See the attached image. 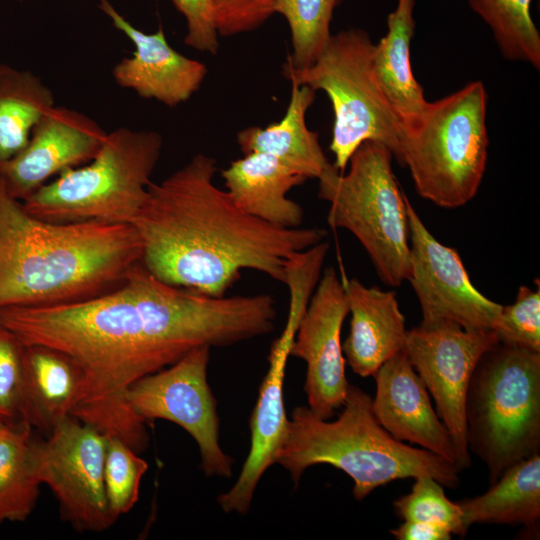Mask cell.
<instances>
[{
  "label": "cell",
  "mask_w": 540,
  "mask_h": 540,
  "mask_svg": "<svg viewBox=\"0 0 540 540\" xmlns=\"http://www.w3.org/2000/svg\"><path fill=\"white\" fill-rule=\"evenodd\" d=\"M275 300L268 294L213 297L167 284L137 263L114 289L48 307L0 310V322L24 344L52 347L84 373L71 416L135 452L149 443L146 422L126 393L199 346L225 347L274 330Z\"/></svg>",
  "instance_id": "1"
},
{
  "label": "cell",
  "mask_w": 540,
  "mask_h": 540,
  "mask_svg": "<svg viewBox=\"0 0 540 540\" xmlns=\"http://www.w3.org/2000/svg\"><path fill=\"white\" fill-rule=\"evenodd\" d=\"M214 158L199 153L162 181L151 182L132 221L141 263L159 280L225 296L243 270L285 283L291 260L320 243V228H282L239 208L217 187Z\"/></svg>",
  "instance_id": "2"
},
{
  "label": "cell",
  "mask_w": 540,
  "mask_h": 540,
  "mask_svg": "<svg viewBox=\"0 0 540 540\" xmlns=\"http://www.w3.org/2000/svg\"><path fill=\"white\" fill-rule=\"evenodd\" d=\"M140 261L132 225L46 221L0 181V310L95 297L120 285Z\"/></svg>",
  "instance_id": "3"
},
{
  "label": "cell",
  "mask_w": 540,
  "mask_h": 540,
  "mask_svg": "<svg viewBox=\"0 0 540 540\" xmlns=\"http://www.w3.org/2000/svg\"><path fill=\"white\" fill-rule=\"evenodd\" d=\"M342 407L333 421L317 417L306 406L292 410L276 464L289 472L294 484L307 468L328 464L350 476L359 501L405 478L430 476L449 489L459 485L461 470L456 465L392 437L378 422L365 391L350 384Z\"/></svg>",
  "instance_id": "4"
},
{
  "label": "cell",
  "mask_w": 540,
  "mask_h": 540,
  "mask_svg": "<svg viewBox=\"0 0 540 540\" xmlns=\"http://www.w3.org/2000/svg\"><path fill=\"white\" fill-rule=\"evenodd\" d=\"M468 450L489 485L540 454V353L495 344L479 359L465 401Z\"/></svg>",
  "instance_id": "5"
},
{
  "label": "cell",
  "mask_w": 540,
  "mask_h": 540,
  "mask_svg": "<svg viewBox=\"0 0 540 540\" xmlns=\"http://www.w3.org/2000/svg\"><path fill=\"white\" fill-rule=\"evenodd\" d=\"M156 131L119 127L92 160L68 169L21 201L33 216L56 223L132 224L160 159Z\"/></svg>",
  "instance_id": "6"
},
{
  "label": "cell",
  "mask_w": 540,
  "mask_h": 540,
  "mask_svg": "<svg viewBox=\"0 0 540 540\" xmlns=\"http://www.w3.org/2000/svg\"><path fill=\"white\" fill-rule=\"evenodd\" d=\"M487 92L473 81L434 102L403 129L402 166L415 189L443 208L465 205L476 195L487 162Z\"/></svg>",
  "instance_id": "7"
},
{
  "label": "cell",
  "mask_w": 540,
  "mask_h": 540,
  "mask_svg": "<svg viewBox=\"0 0 540 540\" xmlns=\"http://www.w3.org/2000/svg\"><path fill=\"white\" fill-rule=\"evenodd\" d=\"M391 151L381 142H363L348 172L331 164L318 178V196L330 204L327 222L351 232L368 253L380 279L400 286L410 274L406 195L391 167Z\"/></svg>",
  "instance_id": "8"
},
{
  "label": "cell",
  "mask_w": 540,
  "mask_h": 540,
  "mask_svg": "<svg viewBox=\"0 0 540 540\" xmlns=\"http://www.w3.org/2000/svg\"><path fill=\"white\" fill-rule=\"evenodd\" d=\"M374 46L366 31L350 28L331 35L309 67H282L291 84L328 95L334 112L330 150L340 173L345 172L355 150L368 140L383 143L402 165V126L376 81Z\"/></svg>",
  "instance_id": "9"
},
{
  "label": "cell",
  "mask_w": 540,
  "mask_h": 540,
  "mask_svg": "<svg viewBox=\"0 0 540 540\" xmlns=\"http://www.w3.org/2000/svg\"><path fill=\"white\" fill-rule=\"evenodd\" d=\"M321 269V261L312 255L298 257L288 268L285 281L290 293L287 322L270 348L269 367L250 417L248 456L232 487L217 497L225 513L247 514L260 479L267 469L276 464L289 419L283 397L286 365L299 321L320 279Z\"/></svg>",
  "instance_id": "10"
},
{
  "label": "cell",
  "mask_w": 540,
  "mask_h": 540,
  "mask_svg": "<svg viewBox=\"0 0 540 540\" xmlns=\"http://www.w3.org/2000/svg\"><path fill=\"white\" fill-rule=\"evenodd\" d=\"M210 346H199L175 363L130 386L126 399L144 422L171 421L195 440L207 476H232L234 459L219 443L217 402L208 383Z\"/></svg>",
  "instance_id": "11"
},
{
  "label": "cell",
  "mask_w": 540,
  "mask_h": 540,
  "mask_svg": "<svg viewBox=\"0 0 540 540\" xmlns=\"http://www.w3.org/2000/svg\"><path fill=\"white\" fill-rule=\"evenodd\" d=\"M497 343L494 331H467L454 322L407 331L403 351L434 399L461 471L471 466L465 423L468 385L481 356Z\"/></svg>",
  "instance_id": "12"
},
{
  "label": "cell",
  "mask_w": 540,
  "mask_h": 540,
  "mask_svg": "<svg viewBox=\"0 0 540 540\" xmlns=\"http://www.w3.org/2000/svg\"><path fill=\"white\" fill-rule=\"evenodd\" d=\"M106 436L68 416L45 441L37 443V468L42 484L56 497L62 515L79 531L101 532L116 521L104 488Z\"/></svg>",
  "instance_id": "13"
},
{
  "label": "cell",
  "mask_w": 540,
  "mask_h": 540,
  "mask_svg": "<svg viewBox=\"0 0 540 540\" xmlns=\"http://www.w3.org/2000/svg\"><path fill=\"white\" fill-rule=\"evenodd\" d=\"M410 245L408 281L419 300L423 327L454 322L467 331H493L502 305L471 283L456 250L440 243L406 199Z\"/></svg>",
  "instance_id": "14"
},
{
  "label": "cell",
  "mask_w": 540,
  "mask_h": 540,
  "mask_svg": "<svg viewBox=\"0 0 540 540\" xmlns=\"http://www.w3.org/2000/svg\"><path fill=\"white\" fill-rule=\"evenodd\" d=\"M349 307L334 268L325 269L299 321L290 356L305 361L308 408L330 419L342 407L350 383L345 373L341 329Z\"/></svg>",
  "instance_id": "15"
},
{
  "label": "cell",
  "mask_w": 540,
  "mask_h": 540,
  "mask_svg": "<svg viewBox=\"0 0 540 540\" xmlns=\"http://www.w3.org/2000/svg\"><path fill=\"white\" fill-rule=\"evenodd\" d=\"M107 132L88 115L53 106L38 121L25 147L0 170L5 190L23 201L53 176L88 163Z\"/></svg>",
  "instance_id": "16"
},
{
  "label": "cell",
  "mask_w": 540,
  "mask_h": 540,
  "mask_svg": "<svg viewBox=\"0 0 540 540\" xmlns=\"http://www.w3.org/2000/svg\"><path fill=\"white\" fill-rule=\"evenodd\" d=\"M99 8L134 45L132 56L122 58L112 70L118 86L168 107L188 101L198 91L207 75L206 65L172 48L162 26L154 33H145L128 22L109 0H99Z\"/></svg>",
  "instance_id": "17"
},
{
  "label": "cell",
  "mask_w": 540,
  "mask_h": 540,
  "mask_svg": "<svg viewBox=\"0 0 540 540\" xmlns=\"http://www.w3.org/2000/svg\"><path fill=\"white\" fill-rule=\"evenodd\" d=\"M373 377L376 393L372 408L380 425L396 440L416 444L458 467L449 431L405 352L383 363Z\"/></svg>",
  "instance_id": "18"
},
{
  "label": "cell",
  "mask_w": 540,
  "mask_h": 540,
  "mask_svg": "<svg viewBox=\"0 0 540 540\" xmlns=\"http://www.w3.org/2000/svg\"><path fill=\"white\" fill-rule=\"evenodd\" d=\"M351 313L350 331L342 344L345 360L361 377L378 368L405 346L407 329L395 292L366 287L357 279H343Z\"/></svg>",
  "instance_id": "19"
},
{
  "label": "cell",
  "mask_w": 540,
  "mask_h": 540,
  "mask_svg": "<svg viewBox=\"0 0 540 540\" xmlns=\"http://www.w3.org/2000/svg\"><path fill=\"white\" fill-rule=\"evenodd\" d=\"M226 191L249 215L282 228H298L303 222L302 206L288 192L307 178L276 158L250 153L222 170Z\"/></svg>",
  "instance_id": "20"
},
{
  "label": "cell",
  "mask_w": 540,
  "mask_h": 540,
  "mask_svg": "<svg viewBox=\"0 0 540 540\" xmlns=\"http://www.w3.org/2000/svg\"><path fill=\"white\" fill-rule=\"evenodd\" d=\"M84 384L80 365L66 353L25 344L21 421L50 431L71 416Z\"/></svg>",
  "instance_id": "21"
},
{
  "label": "cell",
  "mask_w": 540,
  "mask_h": 540,
  "mask_svg": "<svg viewBox=\"0 0 540 540\" xmlns=\"http://www.w3.org/2000/svg\"><path fill=\"white\" fill-rule=\"evenodd\" d=\"M291 96L283 118L265 128L251 126L237 133L244 155L263 153L308 178L318 179L332 164L325 156L319 136L306 124V112L315 100V90L291 84Z\"/></svg>",
  "instance_id": "22"
},
{
  "label": "cell",
  "mask_w": 540,
  "mask_h": 540,
  "mask_svg": "<svg viewBox=\"0 0 540 540\" xmlns=\"http://www.w3.org/2000/svg\"><path fill=\"white\" fill-rule=\"evenodd\" d=\"M414 0H398L388 15V32L374 46L373 71L378 86L399 119L402 131L421 115L428 101L415 79L410 60L414 35Z\"/></svg>",
  "instance_id": "23"
},
{
  "label": "cell",
  "mask_w": 540,
  "mask_h": 540,
  "mask_svg": "<svg viewBox=\"0 0 540 540\" xmlns=\"http://www.w3.org/2000/svg\"><path fill=\"white\" fill-rule=\"evenodd\" d=\"M457 503L468 529L473 524L535 526L540 519V454L510 467L485 493Z\"/></svg>",
  "instance_id": "24"
},
{
  "label": "cell",
  "mask_w": 540,
  "mask_h": 540,
  "mask_svg": "<svg viewBox=\"0 0 540 540\" xmlns=\"http://www.w3.org/2000/svg\"><path fill=\"white\" fill-rule=\"evenodd\" d=\"M24 421H0V524L22 522L40 494L37 443Z\"/></svg>",
  "instance_id": "25"
},
{
  "label": "cell",
  "mask_w": 540,
  "mask_h": 540,
  "mask_svg": "<svg viewBox=\"0 0 540 540\" xmlns=\"http://www.w3.org/2000/svg\"><path fill=\"white\" fill-rule=\"evenodd\" d=\"M53 106V91L29 70L0 63V170L27 144Z\"/></svg>",
  "instance_id": "26"
},
{
  "label": "cell",
  "mask_w": 540,
  "mask_h": 540,
  "mask_svg": "<svg viewBox=\"0 0 540 540\" xmlns=\"http://www.w3.org/2000/svg\"><path fill=\"white\" fill-rule=\"evenodd\" d=\"M490 27L501 54L540 68V34L531 17L532 0H468Z\"/></svg>",
  "instance_id": "27"
},
{
  "label": "cell",
  "mask_w": 540,
  "mask_h": 540,
  "mask_svg": "<svg viewBox=\"0 0 540 540\" xmlns=\"http://www.w3.org/2000/svg\"><path fill=\"white\" fill-rule=\"evenodd\" d=\"M344 0H274L275 13L287 21L292 52L284 64L294 69L312 65L327 45L334 10Z\"/></svg>",
  "instance_id": "28"
},
{
  "label": "cell",
  "mask_w": 540,
  "mask_h": 540,
  "mask_svg": "<svg viewBox=\"0 0 540 540\" xmlns=\"http://www.w3.org/2000/svg\"><path fill=\"white\" fill-rule=\"evenodd\" d=\"M148 463L116 436H106L104 488L112 517L128 513L139 499Z\"/></svg>",
  "instance_id": "29"
},
{
  "label": "cell",
  "mask_w": 540,
  "mask_h": 540,
  "mask_svg": "<svg viewBox=\"0 0 540 540\" xmlns=\"http://www.w3.org/2000/svg\"><path fill=\"white\" fill-rule=\"evenodd\" d=\"M414 480L411 491L394 501L396 515L403 521L439 525L452 535L465 537L468 528L461 508L457 502L447 498L444 486L430 476H419Z\"/></svg>",
  "instance_id": "30"
},
{
  "label": "cell",
  "mask_w": 540,
  "mask_h": 540,
  "mask_svg": "<svg viewBox=\"0 0 540 540\" xmlns=\"http://www.w3.org/2000/svg\"><path fill=\"white\" fill-rule=\"evenodd\" d=\"M493 331L501 344L540 353L539 286H520L515 302L502 306Z\"/></svg>",
  "instance_id": "31"
},
{
  "label": "cell",
  "mask_w": 540,
  "mask_h": 540,
  "mask_svg": "<svg viewBox=\"0 0 540 540\" xmlns=\"http://www.w3.org/2000/svg\"><path fill=\"white\" fill-rule=\"evenodd\" d=\"M25 344L0 322V421H21Z\"/></svg>",
  "instance_id": "32"
},
{
  "label": "cell",
  "mask_w": 540,
  "mask_h": 540,
  "mask_svg": "<svg viewBox=\"0 0 540 540\" xmlns=\"http://www.w3.org/2000/svg\"><path fill=\"white\" fill-rule=\"evenodd\" d=\"M219 36L230 37L261 27L273 14L274 0H210Z\"/></svg>",
  "instance_id": "33"
},
{
  "label": "cell",
  "mask_w": 540,
  "mask_h": 540,
  "mask_svg": "<svg viewBox=\"0 0 540 540\" xmlns=\"http://www.w3.org/2000/svg\"><path fill=\"white\" fill-rule=\"evenodd\" d=\"M171 2L186 20L185 44L201 52L216 54L219 35L210 0H171Z\"/></svg>",
  "instance_id": "34"
},
{
  "label": "cell",
  "mask_w": 540,
  "mask_h": 540,
  "mask_svg": "<svg viewBox=\"0 0 540 540\" xmlns=\"http://www.w3.org/2000/svg\"><path fill=\"white\" fill-rule=\"evenodd\" d=\"M390 533L398 540H450L452 538V533L442 526L413 521H403L390 530Z\"/></svg>",
  "instance_id": "35"
}]
</instances>
